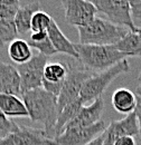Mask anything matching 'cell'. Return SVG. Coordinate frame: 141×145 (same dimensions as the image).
I'll list each match as a JSON object with an SVG mask.
<instances>
[{
	"mask_svg": "<svg viewBox=\"0 0 141 145\" xmlns=\"http://www.w3.org/2000/svg\"><path fill=\"white\" fill-rule=\"evenodd\" d=\"M75 48L78 54V60L90 72H104L127 57L121 54L113 45L96 46L76 44Z\"/></svg>",
	"mask_w": 141,
	"mask_h": 145,
	"instance_id": "cell-3",
	"label": "cell"
},
{
	"mask_svg": "<svg viewBox=\"0 0 141 145\" xmlns=\"http://www.w3.org/2000/svg\"><path fill=\"white\" fill-rule=\"evenodd\" d=\"M104 109V101L103 98H98L96 101H94L91 105L88 106H83L81 110L78 112V114L74 117V120L69 123L65 129L69 128H75V127H86L91 126L95 123H98L102 115V112ZM64 129V131H65ZM63 131V132H64ZM62 132V133H63Z\"/></svg>",
	"mask_w": 141,
	"mask_h": 145,
	"instance_id": "cell-12",
	"label": "cell"
},
{
	"mask_svg": "<svg viewBox=\"0 0 141 145\" xmlns=\"http://www.w3.org/2000/svg\"><path fill=\"white\" fill-rule=\"evenodd\" d=\"M103 142H104V137H103V133H102L100 136L95 137L94 140H92L91 142H88L86 145H103Z\"/></svg>",
	"mask_w": 141,
	"mask_h": 145,
	"instance_id": "cell-30",
	"label": "cell"
},
{
	"mask_svg": "<svg viewBox=\"0 0 141 145\" xmlns=\"http://www.w3.org/2000/svg\"><path fill=\"white\" fill-rule=\"evenodd\" d=\"M19 35L15 20L0 19V48L7 44H11Z\"/></svg>",
	"mask_w": 141,
	"mask_h": 145,
	"instance_id": "cell-23",
	"label": "cell"
},
{
	"mask_svg": "<svg viewBox=\"0 0 141 145\" xmlns=\"http://www.w3.org/2000/svg\"><path fill=\"white\" fill-rule=\"evenodd\" d=\"M37 11H39V2L37 1L27 3L19 8L17 15L14 19L19 35H24L30 30L32 18Z\"/></svg>",
	"mask_w": 141,
	"mask_h": 145,
	"instance_id": "cell-17",
	"label": "cell"
},
{
	"mask_svg": "<svg viewBox=\"0 0 141 145\" xmlns=\"http://www.w3.org/2000/svg\"><path fill=\"white\" fill-rule=\"evenodd\" d=\"M106 127L105 122L101 120L91 126L69 128L55 137V143L56 145H86L104 133Z\"/></svg>",
	"mask_w": 141,
	"mask_h": 145,
	"instance_id": "cell-9",
	"label": "cell"
},
{
	"mask_svg": "<svg viewBox=\"0 0 141 145\" xmlns=\"http://www.w3.org/2000/svg\"><path fill=\"white\" fill-rule=\"evenodd\" d=\"M0 94L21 96L20 76L16 66L0 60Z\"/></svg>",
	"mask_w": 141,
	"mask_h": 145,
	"instance_id": "cell-13",
	"label": "cell"
},
{
	"mask_svg": "<svg viewBox=\"0 0 141 145\" xmlns=\"http://www.w3.org/2000/svg\"><path fill=\"white\" fill-rule=\"evenodd\" d=\"M114 145H137L136 141L133 137H130V136H125V137H121L119 138Z\"/></svg>",
	"mask_w": 141,
	"mask_h": 145,
	"instance_id": "cell-28",
	"label": "cell"
},
{
	"mask_svg": "<svg viewBox=\"0 0 141 145\" xmlns=\"http://www.w3.org/2000/svg\"><path fill=\"white\" fill-rule=\"evenodd\" d=\"M67 24L77 28L84 27L96 17L98 9L93 1L86 0H62Z\"/></svg>",
	"mask_w": 141,
	"mask_h": 145,
	"instance_id": "cell-8",
	"label": "cell"
},
{
	"mask_svg": "<svg viewBox=\"0 0 141 145\" xmlns=\"http://www.w3.org/2000/svg\"><path fill=\"white\" fill-rule=\"evenodd\" d=\"M136 115H137V120H138V125H139V134L141 136V97L137 98V107L134 110Z\"/></svg>",
	"mask_w": 141,
	"mask_h": 145,
	"instance_id": "cell-29",
	"label": "cell"
},
{
	"mask_svg": "<svg viewBox=\"0 0 141 145\" xmlns=\"http://www.w3.org/2000/svg\"><path fill=\"white\" fill-rule=\"evenodd\" d=\"M136 31H137V33H138V34L140 35V37H141V28H138V29H137Z\"/></svg>",
	"mask_w": 141,
	"mask_h": 145,
	"instance_id": "cell-32",
	"label": "cell"
},
{
	"mask_svg": "<svg viewBox=\"0 0 141 145\" xmlns=\"http://www.w3.org/2000/svg\"><path fill=\"white\" fill-rule=\"evenodd\" d=\"M47 64V57L38 53L29 61L16 66L20 76L21 94L43 87L44 71Z\"/></svg>",
	"mask_w": 141,
	"mask_h": 145,
	"instance_id": "cell-6",
	"label": "cell"
},
{
	"mask_svg": "<svg viewBox=\"0 0 141 145\" xmlns=\"http://www.w3.org/2000/svg\"><path fill=\"white\" fill-rule=\"evenodd\" d=\"M0 145H56L44 128L22 126L0 141Z\"/></svg>",
	"mask_w": 141,
	"mask_h": 145,
	"instance_id": "cell-10",
	"label": "cell"
},
{
	"mask_svg": "<svg viewBox=\"0 0 141 145\" xmlns=\"http://www.w3.org/2000/svg\"><path fill=\"white\" fill-rule=\"evenodd\" d=\"M20 7L18 0H0V19L14 20Z\"/></svg>",
	"mask_w": 141,
	"mask_h": 145,
	"instance_id": "cell-25",
	"label": "cell"
},
{
	"mask_svg": "<svg viewBox=\"0 0 141 145\" xmlns=\"http://www.w3.org/2000/svg\"><path fill=\"white\" fill-rule=\"evenodd\" d=\"M129 72H130V65L125 58L104 72L94 74L83 85L80 98L83 101L84 104L88 102L93 103L98 98H101L102 94L118 76Z\"/></svg>",
	"mask_w": 141,
	"mask_h": 145,
	"instance_id": "cell-4",
	"label": "cell"
},
{
	"mask_svg": "<svg viewBox=\"0 0 141 145\" xmlns=\"http://www.w3.org/2000/svg\"><path fill=\"white\" fill-rule=\"evenodd\" d=\"M80 44L96 45V46H112L121 40L130 30L117 26L107 19L95 17L93 21L84 27L77 28Z\"/></svg>",
	"mask_w": 141,
	"mask_h": 145,
	"instance_id": "cell-2",
	"label": "cell"
},
{
	"mask_svg": "<svg viewBox=\"0 0 141 145\" xmlns=\"http://www.w3.org/2000/svg\"><path fill=\"white\" fill-rule=\"evenodd\" d=\"M136 94H137V96H138V97H141V84L137 87V89H136Z\"/></svg>",
	"mask_w": 141,
	"mask_h": 145,
	"instance_id": "cell-31",
	"label": "cell"
},
{
	"mask_svg": "<svg viewBox=\"0 0 141 145\" xmlns=\"http://www.w3.org/2000/svg\"><path fill=\"white\" fill-rule=\"evenodd\" d=\"M137 96L130 89L118 88L112 95L113 108L121 114H131L137 107Z\"/></svg>",
	"mask_w": 141,
	"mask_h": 145,
	"instance_id": "cell-16",
	"label": "cell"
},
{
	"mask_svg": "<svg viewBox=\"0 0 141 145\" xmlns=\"http://www.w3.org/2000/svg\"><path fill=\"white\" fill-rule=\"evenodd\" d=\"M98 11L103 14L112 24L124 27L130 31H136L137 28L131 18L130 3L127 0H95L93 1Z\"/></svg>",
	"mask_w": 141,
	"mask_h": 145,
	"instance_id": "cell-7",
	"label": "cell"
},
{
	"mask_svg": "<svg viewBox=\"0 0 141 145\" xmlns=\"http://www.w3.org/2000/svg\"><path fill=\"white\" fill-rule=\"evenodd\" d=\"M47 34L49 37V40L52 41L54 48L56 49L57 53L69 55L73 58L78 59V54L75 48V44H73L70 39L63 34V31L61 30V28L58 27V25L56 24L55 20L52 21V25H51Z\"/></svg>",
	"mask_w": 141,
	"mask_h": 145,
	"instance_id": "cell-14",
	"label": "cell"
},
{
	"mask_svg": "<svg viewBox=\"0 0 141 145\" xmlns=\"http://www.w3.org/2000/svg\"><path fill=\"white\" fill-rule=\"evenodd\" d=\"M28 44L32 48H35L39 54H43L46 57L53 56L57 53L52 41L49 40L47 33H32L29 36Z\"/></svg>",
	"mask_w": 141,
	"mask_h": 145,
	"instance_id": "cell-21",
	"label": "cell"
},
{
	"mask_svg": "<svg viewBox=\"0 0 141 145\" xmlns=\"http://www.w3.org/2000/svg\"><path fill=\"white\" fill-rule=\"evenodd\" d=\"M138 79L141 80V72H140V74H139V76H138Z\"/></svg>",
	"mask_w": 141,
	"mask_h": 145,
	"instance_id": "cell-33",
	"label": "cell"
},
{
	"mask_svg": "<svg viewBox=\"0 0 141 145\" xmlns=\"http://www.w3.org/2000/svg\"><path fill=\"white\" fill-rule=\"evenodd\" d=\"M8 55L10 59L16 63L17 65L25 64L33 58L32 47L29 46L28 41L24 39H16L8 46Z\"/></svg>",
	"mask_w": 141,
	"mask_h": 145,
	"instance_id": "cell-19",
	"label": "cell"
},
{
	"mask_svg": "<svg viewBox=\"0 0 141 145\" xmlns=\"http://www.w3.org/2000/svg\"><path fill=\"white\" fill-rule=\"evenodd\" d=\"M67 65L62 63H49L45 67L43 80L49 83H63L67 76Z\"/></svg>",
	"mask_w": 141,
	"mask_h": 145,
	"instance_id": "cell-22",
	"label": "cell"
},
{
	"mask_svg": "<svg viewBox=\"0 0 141 145\" xmlns=\"http://www.w3.org/2000/svg\"><path fill=\"white\" fill-rule=\"evenodd\" d=\"M54 19L46 12L39 10L32 18L30 30L32 33H47Z\"/></svg>",
	"mask_w": 141,
	"mask_h": 145,
	"instance_id": "cell-24",
	"label": "cell"
},
{
	"mask_svg": "<svg viewBox=\"0 0 141 145\" xmlns=\"http://www.w3.org/2000/svg\"><path fill=\"white\" fill-rule=\"evenodd\" d=\"M0 110L7 117H28L24 101L11 94H0Z\"/></svg>",
	"mask_w": 141,
	"mask_h": 145,
	"instance_id": "cell-15",
	"label": "cell"
},
{
	"mask_svg": "<svg viewBox=\"0 0 141 145\" xmlns=\"http://www.w3.org/2000/svg\"><path fill=\"white\" fill-rule=\"evenodd\" d=\"M113 46L125 57L141 56V37L137 31H129Z\"/></svg>",
	"mask_w": 141,
	"mask_h": 145,
	"instance_id": "cell-18",
	"label": "cell"
},
{
	"mask_svg": "<svg viewBox=\"0 0 141 145\" xmlns=\"http://www.w3.org/2000/svg\"><path fill=\"white\" fill-rule=\"evenodd\" d=\"M83 106H84V103L78 97L76 101H74L73 103H70L66 107L63 108V110L58 114L57 122H56V125H55V137L58 136L65 129L66 125L74 120V117L78 114V112L81 110V108Z\"/></svg>",
	"mask_w": 141,
	"mask_h": 145,
	"instance_id": "cell-20",
	"label": "cell"
},
{
	"mask_svg": "<svg viewBox=\"0 0 141 145\" xmlns=\"http://www.w3.org/2000/svg\"><path fill=\"white\" fill-rule=\"evenodd\" d=\"M18 125L9 117H7L1 110H0V141L7 137L13 132L17 131Z\"/></svg>",
	"mask_w": 141,
	"mask_h": 145,
	"instance_id": "cell-26",
	"label": "cell"
},
{
	"mask_svg": "<svg viewBox=\"0 0 141 145\" xmlns=\"http://www.w3.org/2000/svg\"><path fill=\"white\" fill-rule=\"evenodd\" d=\"M21 98L28 110V117L33 122L43 123L46 133L55 138V125L58 117L57 96L42 87L21 94Z\"/></svg>",
	"mask_w": 141,
	"mask_h": 145,
	"instance_id": "cell-1",
	"label": "cell"
},
{
	"mask_svg": "<svg viewBox=\"0 0 141 145\" xmlns=\"http://www.w3.org/2000/svg\"><path fill=\"white\" fill-rule=\"evenodd\" d=\"M129 3L132 21L137 29L141 28V0H131Z\"/></svg>",
	"mask_w": 141,
	"mask_h": 145,
	"instance_id": "cell-27",
	"label": "cell"
},
{
	"mask_svg": "<svg viewBox=\"0 0 141 145\" xmlns=\"http://www.w3.org/2000/svg\"><path fill=\"white\" fill-rule=\"evenodd\" d=\"M139 135V125L136 113L127 115L124 118L111 122L103 133V145H114V143L125 136L134 137Z\"/></svg>",
	"mask_w": 141,
	"mask_h": 145,
	"instance_id": "cell-11",
	"label": "cell"
},
{
	"mask_svg": "<svg viewBox=\"0 0 141 145\" xmlns=\"http://www.w3.org/2000/svg\"><path fill=\"white\" fill-rule=\"evenodd\" d=\"M69 72L65 78L63 88L57 97V107H58V114L66 107L69 104L76 101L83 88V85L91 76L94 74L88 69H80L75 68L70 65H67Z\"/></svg>",
	"mask_w": 141,
	"mask_h": 145,
	"instance_id": "cell-5",
	"label": "cell"
}]
</instances>
